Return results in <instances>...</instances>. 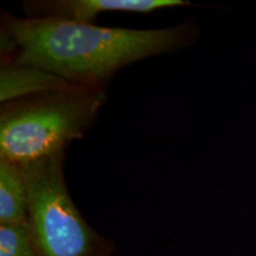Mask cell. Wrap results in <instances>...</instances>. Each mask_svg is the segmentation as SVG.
Wrapping results in <instances>:
<instances>
[{
  "label": "cell",
  "mask_w": 256,
  "mask_h": 256,
  "mask_svg": "<svg viewBox=\"0 0 256 256\" xmlns=\"http://www.w3.org/2000/svg\"><path fill=\"white\" fill-rule=\"evenodd\" d=\"M191 23L162 28H124L60 18L2 17V60L40 66L75 86L104 90L124 66L190 46Z\"/></svg>",
  "instance_id": "cell-1"
},
{
  "label": "cell",
  "mask_w": 256,
  "mask_h": 256,
  "mask_svg": "<svg viewBox=\"0 0 256 256\" xmlns=\"http://www.w3.org/2000/svg\"><path fill=\"white\" fill-rule=\"evenodd\" d=\"M106 94L81 86L2 104L0 158L23 165L66 151L90 128Z\"/></svg>",
  "instance_id": "cell-2"
},
{
  "label": "cell",
  "mask_w": 256,
  "mask_h": 256,
  "mask_svg": "<svg viewBox=\"0 0 256 256\" xmlns=\"http://www.w3.org/2000/svg\"><path fill=\"white\" fill-rule=\"evenodd\" d=\"M66 151L23 164L28 226L38 256H110L112 243L83 218L66 188Z\"/></svg>",
  "instance_id": "cell-3"
},
{
  "label": "cell",
  "mask_w": 256,
  "mask_h": 256,
  "mask_svg": "<svg viewBox=\"0 0 256 256\" xmlns=\"http://www.w3.org/2000/svg\"><path fill=\"white\" fill-rule=\"evenodd\" d=\"M194 6L186 0H30L20 5L25 17L60 18L76 23H92L108 12L150 14L159 10Z\"/></svg>",
  "instance_id": "cell-4"
},
{
  "label": "cell",
  "mask_w": 256,
  "mask_h": 256,
  "mask_svg": "<svg viewBox=\"0 0 256 256\" xmlns=\"http://www.w3.org/2000/svg\"><path fill=\"white\" fill-rule=\"evenodd\" d=\"M72 83L56 74L16 60H2L0 68V102L30 98L72 87Z\"/></svg>",
  "instance_id": "cell-5"
},
{
  "label": "cell",
  "mask_w": 256,
  "mask_h": 256,
  "mask_svg": "<svg viewBox=\"0 0 256 256\" xmlns=\"http://www.w3.org/2000/svg\"><path fill=\"white\" fill-rule=\"evenodd\" d=\"M28 186L20 164L0 158V224L28 223Z\"/></svg>",
  "instance_id": "cell-6"
},
{
  "label": "cell",
  "mask_w": 256,
  "mask_h": 256,
  "mask_svg": "<svg viewBox=\"0 0 256 256\" xmlns=\"http://www.w3.org/2000/svg\"><path fill=\"white\" fill-rule=\"evenodd\" d=\"M0 256H38L28 223L0 224Z\"/></svg>",
  "instance_id": "cell-7"
}]
</instances>
